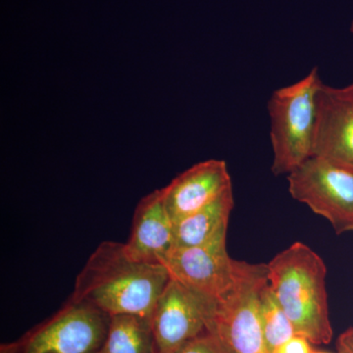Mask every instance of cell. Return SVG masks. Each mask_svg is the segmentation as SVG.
Here are the masks:
<instances>
[{
  "label": "cell",
  "instance_id": "ffe728a7",
  "mask_svg": "<svg viewBox=\"0 0 353 353\" xmlns=\"http://www.w3.org/2000/svg\"><path fill=\"white\" fill-rule=\"evenodd\" d=\"M350 31L353 34V21L352 22V24H350Z\"/></svg>",
  "mask_w": 353,
  "mask_h": 353
},
{
  "label": "cell",
  "instance_id": "9a60e30c",
  "mask_svg": "<svg viewBox=\"0 0 353 353\" xmlns=\"http://www.w3.org/2000/svg\"><path fill=\"white\" fill-rule=\"evenodd\" d=\"M174 353H234L214 334L205 332Z\"/></svg>",
  "mask_w": 353,
  "mask_h": 353
},
{
  "label": "cell",
  "instance_id": "8fae6325",
  "mask_svg": "<svg viewBox=\"0 0 353 353\" xmlns=\"http://www.w3.org/2000/svg\"><path fill=\"white\" fill-rule=\"evenodd\" d=\"M174 243V222L165 208L161 189L154 190L137 205L125 252L134 261L163 265Z\"/></svg>",
  "mask_w": 353,
  "mask_h": 353
},
{
  "label": "cell",
  "instance_id": "44dd1931",
  "mask_svg": "<svg viewBox=\"0 0 353 353\" xmlns=\"http://www.w3.org/2000/svg\"><path fill=\"white\" fill-rule=\"evenodd\" d=\"M313 353H331V352H317V350H314Z\"/></svg>",
  "mask_w": 353,
  "mask_h": 353
},
{
  "label": "cell",
  "instance_id": "3957f363",
  "mask_svg": "<svg viewBox=\"0 0 353 353\" xmlns=\"http://www.w3.org/2000/svg\"><path fill=\"white\" fill-rule=\"evenodd\" d=\"M323 81L319 70L272 92L268 101L274 175L290 172L312 157L317 94Z\"/></svg>",
  "mask_w": 353,
  "mask_h": 353
},
{
  "label": "cell",
  "instance_id": "30bf717a",
  "mask_svg": "<svg viewBox=\"0 0 353 353\" xmlns=\"http://www.w3.org/2000/svg\"><path fill=\"white\" fill-rule=\"evenodd\" d=\"M233 188L224 160L199 162L161 189L165 208L174 224L196 212Z\"/></svg>",
  "mask_w": 353,
  "mask_h": 353
},
{
  "label": "cell",
  "instance_id": "7a4b0ae2",
  "mask_svg": "<svg viewBox=\"0 0 353 353\" xmlns=\"http://www.w3.org/2000/svg\"><path fill=\"white\" fill-rule=\"evenodd\" d=\"M268 284L297 334L312 345L333 339L327 292V267L305 243H292L267 264Z\"/></svg>",
  "mask_w": 353,
  "mask_h": 353
},
{
  "label": "cell",
  "instance_id": "9c48e42d",
  "mask_svg": "<svg viewBox=\"0 0 353 353\" xmlns=\"http://www.w3.org/2000/svg\"><path fill=\"white\" fill-rule=\"evenodd\" d=\"M312 157L353 172V83L320 85Z\"/></svg>",
  "mask_w": 353,
  "mask_h": 353
},
{
  "label": "cell",
  "instance_id": "8992f818",
  "mask_svg": "<svg viewBox=\"0 0 353 353\" xmlns=\"http://www.w3.org/2000/svg\"><path fill=\"white\" fill-rule=\"evenodd\" d=\"M110 320L92 304L70 299L59 312L19 341L18 353H97Z\"/></svg>",
  "mask_w": 353,
  "mask_h": 353
},
{
  "label": "cell",
  "instance_id": "5bb4252c",
  "mask_svg": "<svg viewBox=\"0 0 353 353\" xmlns=\"http://www.w3.org/2000/svg\"><path fill=\"white\" fill-rule=\"evenodd\" d=\"M259 315L269 353L275 352L281 345L296 334L294 325L278 303L269 284L265 285L260 296Z\"/></svg>",
  "mask_w": 353,
  "mask_h": 353
},
{
  "label": "cell",
  "instance_id": "6da1fadb",
  "mask_svg": "<svg viewBox=\"0 0 353 353\" xmlns=\"http://www.w3.org/2000/svg\"><path fill=\"white\" fill-rule=\"evenodd\" d=\"M169 280L163 265L134 261L125 252L124 243L103 241L77 277L71 299L92 304L111 317L150 319Z\"/></svg>",
  "mask_w": 353,
  "mask_h": 353
},
{
  "label": "cell",
  "instance_id": "e0dca14e",
  "mask_svg": "<svg viewBox=\"0 0 353 353\" xmlns=\"http://www.w3.org/2000/svg\"><path fill=\"white\" fill-rule=\"evenodd\" d=\"M18 350H19V341L3 343L0 347V353H18Z\"/></svg>",
  "mask_w": 353,
  "mask_h": 353
},
{
  "label": "cell",
  "instance_id": "5b68a950",
  "mask_svg": "<svg viewBox=\"0 0 353 353\" xmlns=\"http://www.w3.org/2000/svg\"><path fill=\"white\" fill-rule=\"evenodd\" d=\"M292 199L331 223L336 234L353 232V172L311 157L287 176Z\"/></svg>",
  "mask_w": 353,
  "mask_h": 353
},
{
  "label": "cell",
  "instance_id": "7c38bea8",
  "mask_svg": "<svg viewBox=\"0 0 353 353\" xmlns=\"http://www.w3.org/2000/svg\"><path fill=\"white\" fill-rule=\"evenodd\" d=\"M234 204L233 188H230L208 205L175 223L174 248L203 245L227 236Z\"/></svg>",
  "mask_w": 353,
  "mask_h": 353
},
{
  "label": "cell",
  "instance_id": "ac0fdd59",
  "mask_svg": "<svg viewBox=\"0 0 353 353\" xmlns=\"http://www.w3.org/2000/svg\"><path fill=\"white\" fill-rule=\"evenodd\" d=\"M339 340L343 341V343H347V345L353 348V327L347 330L345 333L341 334L339 336Z\"/></svg>",
  "mask_w": 353,
  "mask_h": 353
},
{
  "label": "cell",
  "instance_id": "4fadbf2b",
  "mask_svg": "<svg viewBox=\"0 0 353 353\" xmlns=\"http://www.w3.org/2000/svg\"><path fill=\"white\" fill-rule=\"evenodd\" d=\"M97 353H155L150 319L112 316L108 336Z\"/></svg>",
  "mask_w": 353,
  "mask_h": 353
},
{
  "label": "cell",
  "instance_id": "2e32d148",
  "mask_svg": "<svg viewBox=\"0 0 353 353\" xmlns=\"http://www.w3.org/2000/svg\"><path fill=\"white\" fill-rule=\"evenodd\" d=\"M312 343L305 336L294 334L281 345L274 353H313Z\"/></svg>",
  "mask_w": 353,
  "mask_h": 353
},
{
  "label": "cell",
  "instance_id": "d6986e66",
  "mask_svg": "<svg viewBox=\"0 0 353 353\" xmlns=\"http://www.w3.org/2000/svg\"><path fill=\"white\" fill-rule=\"evenodd\" d=\"M336 350H338V353H353V348L339 339L336 341Z\"/></svg>",
  "mask_w": 353,
  "mask_h": 353
},
{
  "label": "cell",
  "instance_id": "277c9868",
  "mask_svg": "<svg viewBox=\"0 0 353 353\" xmlns=\"http://www.w3.org/2000/svg\"><path fill=\"white\" fill-rule=\"evenodd\" d=\"M267 284V264L236 260L233 285L213 303L208 332L234 353H269L259 315L260 296Z\"/></svg>",
  "mask_w": 353,
  "mask_h": 353
},
{
  "label": "cell",
  "instance_id": "52a82bcc",
  "mask_svg": "<svg viewBox=\"0 0 353 353\" xmlns=\"http://www.w3.org/2000/svg\"><path fill=\"white\" fill-rule=\"evenodd\" d=\"M213 303L170 278L150 317L155 353L176 352L208 332Z\"/></svg>",
  "mask_w": 353,
  "mask_h": 353
},
{
  "label": "cell",
  "instance_id": "ba28073f",
  "mask_svg": "<svg viewBox=\"0 0 353 353\" xmlns=\"http://www.w3.org/2000/svg\"><path fill=\"white\" fill-rule=\"evenodd\" d=\"M227 236L206 245L173 248L163 266L173 280L215 301L233 285L236 259L227 250Z\"/></svg>",
  "mask_w": 353,
  "mask_h": 353
}]
</instances>
